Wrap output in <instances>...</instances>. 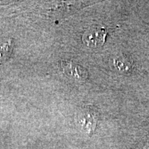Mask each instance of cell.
Masks as SVG:
<instances>
[{
    "instance_id": "3",
    "label": "cell",
    "mask_w": 149,
    "mask_h": 149,
    "mask_svg": "<svg viewBox=\"0 0 149 149\" xmlns=\"http://www.w3.org/2000/svg\"><path fill=\"white\" fill-rule=\"evenodd\" d=\"M13 46V42L10 38H0V64L8 59Z\"/></svg>"
},
{
    "instance_id": "2",
    "label": "cell",
    "mask_w": 149,
    "mask_h": 149,
    "mask_svg": "<svg viewBox=\"0 0 149 149\" xmlns=\"http://www.w3.org/2000/svg\"><path fill=\"white\" fill-rule=\"evenodd\" d=\"M60 66L63 72L67 77L77 82H84L88 78V71L74 61L61 60Z\"/></svg>"
},
{
    "instance_id": "1",
    "label": "cell",
    "mask_w": 149,
    "mask_h": 149,
    "mask_svg": "<svg viewBox=\"0 0 149 149\" xmlns=\"http://www.w3.org/2000/svg\"><path fill=\"white\" fill-rule=\"evenodd\" d=\"M107 36V31L101 26H91L85 31L82 41L86 46L91 48L103 46Z\"/></svg>"
},
{
    "instance_id": "4",
    "label": "cell",
    "mask_w": 149,
    "mask_h": 149,
    "mask_svg": "<svg viewBox=\"0 0 149 149\" xmlns=\"http://www.w3.org/2000/svg\"><path fill=\"white\" fill-rule=\"evenodd\" d=\"M79 117L85 126H88V128H93L96 121V114L94 109H92L90 107L85 108Z\"/></svg>"
}]
</instances>
